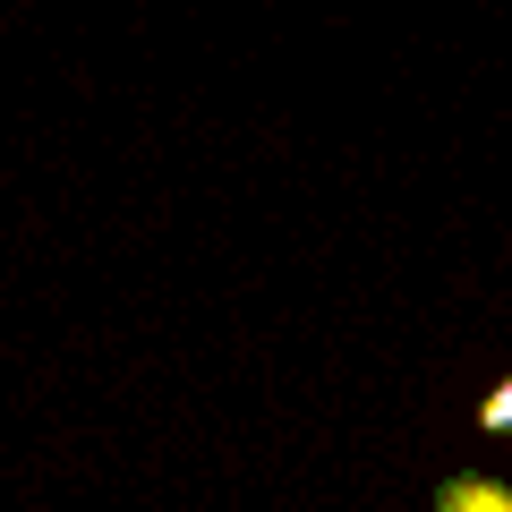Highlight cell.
<instances>
[{
	"label": "cell",
	"instance_id": "1",
	"mask_svg": "<svg viewBox=\"0 0 512 512\" xmlns=\"http://www.w3.org/2000/svg\"><path fill=\"white\" fill-rule=\"evenodd\" d=\"M436 512H512V487L487 478V470H453L436 487Z\"/></svg>",
	"mask_w": 512,
	"mask_h": 512
},
{
	"label": "cell",
	"instance_id": "2",
	"mask_svg": "<svg viewBox=\"0 0 512 512\" xmlns=\"http://www.w3.org/2000/svg\"><path fill=\"white\" fill-rule=\"evenodd\" d=\"M478 427H487V436H512V376L495 384L487 402H478Z\"/></svg>",
	"mask_w": 512,
	"mask_h": 512
}]
</instances>
